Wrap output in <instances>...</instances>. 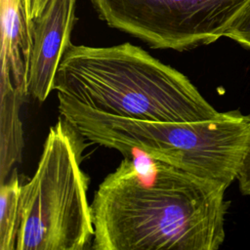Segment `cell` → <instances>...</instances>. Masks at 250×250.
I'll return each mask as SVG.
<instances>
[{
	"mask_svg": "<svg viewBox=\"0 0 250 250\" xmlns=\"http://www.w3.org/2000/svg\"><path fill=\"white\" fill-rule=\"evenodd\" d=\"M59 104L100 114L161 122H197L220 112L181 71L129 42L70 43L55 74Z\"/></svg>",
	"mask_w": 250,
	"mask_h": 250,
	"instance_id": "cell-2",
	"label": "cell"
},
{
	"mask_svg": "<svg viewBox=\"0 0 250 250\" xmlns=\"http://www.w3.org/2000/svg\"><path fill=\"white\" fill-rule=\"evenodd\" d=\"M225 37H228L242 47L250 50V4L230 25L226 32Z\"/></svg>",
	"mask_w": 250,
	"mask_h": 250,
	"instance_id": "cell-10",
	"label": "cell"
},
{
	"mask_svg": "<svg viewBox=\"0 0 250 250\" xmlns=\"http://www.w3.org/2000/svg\"><path fill=\"white\" fill-rule=\"evenodd\" d=\"M236 180L240 192L243 195H250V148L244 156Z\"/></svg>",
	"mask_w": 250,
	"mask_h": 250,
	"instance_id": "cell-11",
	"label": "cell"
},
{
	"mask_svg": "<svg viewBox=\"0 0 250 250\" xmlns=\"http://www.w3.org/2000/svg\"><path fill=\"white\" fill-rule=\"evenodd\" d=\"M83 141L62 116L49 129L34 174L21 186L16 250H84L93 241Z\"/></svg>",
	"mask_w": 250,
	"mask_h": 250,
	"instance_id": "cell-4",
	"label": "cell"
},
{
	"mask_svg": "<svg viewBox=\"0 0 250 250\" xmlns=\"http://www.w3.org/2000/svg\"><path fill=\"white\" fill-rule=\"evenodd\" d=\"M59 112L92 144L121 153L136 149L227 188L250 148V112L239 109L197 122L112 117L62 104Z\"/></svg>",
	"mask_w": 250,
	"mask_h": 250,
	"instance_id": "cell-3",
	"label": "cell"
},
{
	"mask_svg": "<svg viewBox=\"0 0 250 250\" xmlns=\"http://www.w3.org/2000/svg\"><path fill=\"white\" fill-rule=\"evenodd\" d=\"M77 0H49L33 20V44L28 77V94L44 102L53 91L61 59L71 43Z\"/></svg>",
	"mask_w": 250,
	"mask_h": 250,
	"instance_id": "cell-6",
	"label": "cell"
},
{
	"mask_svg": "<svg viewBox=\"0 0 250 250\" xmlns=\"http://www.w3.org/2000/svg\"><path fill=\"white\" fill-rule=\"evenodd\" d=\"M24 2H25V6H26L28 17L30 19V0H24ZM30 21H31V19H30Z\"/></svg>",
	"mask_w": 250,
	"mask_h": 250,
	"instance_id": "cell-13",
	"label": "cell"
},
{
	"mask_svg": "<svg viewBox=\"0 0 250 250\" xmlns=\"http://www.w3.org/2000/svg\"><path fill=\"white\" fill-rule=\"evenodd\" d=\"M0 183L9 177L13 167L21 160L23 147L20 108L24 99L14 93L0 94Z\"/></svg>",
	"mask_w": 250,
	"mask_h": 250,
	"instance_id": "cell-8",
	"label": "cell"
},
{
	"mask_svg": "<svg viewBox=\"0 0 250 250\" xmlns=\"http://www.w3.org/2000/svg\"><path fill=\"white\" fill-rule=\"evenodd\" d=\"M49 0H30V19L33 21L46 7Z\"/></svg>",
	"mask_w": 250,
	"mask_h": 250,
	"instance_id": "cell-12",
	"label": "cell"
},
{
	"mask_svg": "<svg viewBox=\"0 0 250 250\" xmlns=\"http://www.w3.org/2000/svg\"><path fill=\"white\" fill-rule=\"evenodd\" d=\"M91 203L95 250H217L226 186L130 149Z\"/></svg>",
	"mask_w": 250,
	"mask_h": 250,
	"instance_id": "cell-1",
	"label": "cell"
},
{
	"mask_svg": "<svg viewBox=\"0 0 250 250\" xmlns=\"http://www.w3.org/2000/svg\"><path fill=\"white\" fill-rule=\"evenodd\" d=\"M108 26L154 49L188 51L225 37L250 0H90Z\"/></svg>",
	"mask_w": 250,
	"mask_h": 250,
	"instance_id": "cell-5",
	"label": "cell"
},
{
	"mask_svg": "<svg viewBox=\"0 0 250 250\" xmlns=\"http://www.w3.org/2000/svg\"><path fill=\"white\" fill-rule=\"evenodd\" d=\"M21 186L16 170L0 185V250H16L17 247Z\"/></svg>",
	"mask_w": 250,
	"mask_h": 250,
	"instance_id": "cell-9",
	"label": "cell"
},
{
	"mask_svg": "<svg viewBox=\"0 0 250 250\" xmlns=\"http://www.w3.org/2000/svg\"><path fill=\"white\" fill-rule=\"evenodd\" d=\"M1 75L0 91H13L24 98L33 44V21L24 0H0Z\"/></svg>",
	"mask_w": 250,
	"mask_h": 250,
	"instance_id": "cell-7",
	"label": "cell"
}]
</instances>
